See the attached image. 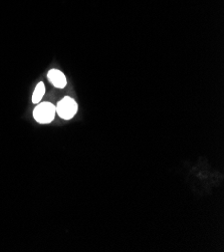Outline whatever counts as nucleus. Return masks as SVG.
Wrapping results in <instances>:
<instances>
[{"label": "nucleus", "mask_w": 224, "mask_h": 252, "mask_svg": "<svg viewBox=\"0 0 224 252\" xmlns=\"http://www.w3.org/2000/svg\"><path fill=\"white\" fill-rule=\"evenodd\" d=\"M47 78L56 88L64 89L67 85L65 75L58 69H51L47 72Z\"/></svg>", "instance_id": "nucleus-3"}, {"label": "nucleus", "mask_w": 224, "mask_h": 252, "mask_svg": "<svg viewBox=\"0 0 224 252\" xmlns=\"http://www.w3.org/2000/svg\"><path fill=\"white\" fill-rule=\"evenodd\" d=\"M56 114V106L51 103L38 104L33 111V117L39 124H48L53 122Z\"/></svg>", "instance_id": "nucleus-2"}, {"label": "nucleus", "mask_w": 224, "mask_h": 252, "mask_svg": "<svg viewBox=\"0 0 224 252\" xmlns=\"http://www.w3.org/2000/svg\"><path fill=\"white\" fill-rule=\"evenodd\" d=\"M57 114L64 120H70L78 112V104L69 96L64 97L56 106Z\"/></svg>", "instance_id": "nucleus-1"}, {"label": "nucleus", "mask_w": 224, "mask_h": 252, "mask_svg": "<svg viewBox=\"0 0 224 252\" xmlns=\"http://www.w3.org/2000/svg\"><path fill=\"white\" fill-rule=\"evenodd\" d=\"M44 94H45V87H44V84L42 82H40L37 84V86L34 90V93L32 94V103L39 104L41 102Z\"/></svg>", "instance_id": "nucleus-4"}]
</instances>
